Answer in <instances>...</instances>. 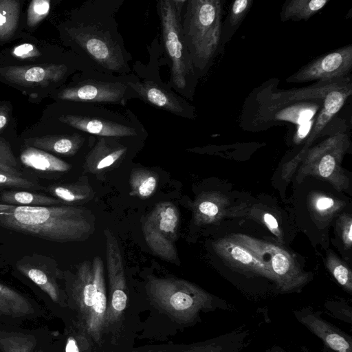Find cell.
<instances>
[{
  "label": "cell",
  "instance_id": "bcb514c9",
  "mask_svg": "<svg viewBox=\"0 0 352 352\" xmlns=\"http://www.w3.org/2000/svg\"><path fill=\"white\" fill-rule=\"evenodd\" d=\"M265 352H287L282 347L275 345L273 346L269 349H267Z\"/></svg>",
  "mask_w": 352,
  "mask_h": 352
},
{
  "label": "cell",
  "instance_id": "ffe728a7",
  "mask_svg": "<svg viewBox=\"0 0 352 352\" xmlns=\"http://www.w3.org/2000/svg\"><path fill=\"white\" fill-rule=\"evenodd\" d=\"M247 336L248 331L240 329L190 344L144 346L135 349L131 352H239Z\"/></svg>",
  "mask_w": 352,
  "mask_h": 352
},
{
  "label": "cell",
  "instance_id": "277c9868",
  "mask_svg": "<svg viewBox=\"0 0 352 352\" xmlns=\"http://www.w3.org/2000/svg\"><path fill=\"white\" fill-rule=\"evenodd\" d=\"M69 296L82 331L100 344L106 331L107 296L104 263L100 256L85 261L76 269Z\"/></svg>",
  "mask_w": 352,
  "mask_h": 352
},
{
  "label": "cell",
  "instance_id": "2e32d148",
  "mask_svg": "<svg viewBox=\"0 0 352 352\" xmlns=\"http://www.w3.org/2000/svg\"><path fill=\"white\" fill-rule=\"evenodd\" d=\"M144 140L95 136L85 157L83 168L93 174L100 173L124 159L131 144Z\"/></svg>",
  "mask_w": 352,
  "mask_h": 352
},
{
  "label": "cell",
  "instance_id": "484cf974",
  "mask_svg": "<svg viewBox=\"0 0 352 352\" xmlns=\"http://www.w3.org/2000/svg\"><path fill=\"white\" fill-rule=\"evenodd\" d=\"M33 311V307L28 298L0 283V316L22 318Z\"/></svg>",
  "mask_w": 352,
  "mask_h": 352
},
{
  "label": "cell",
  "instance_id": "e575fe53",
  "mask_svg": "<svg viewBox=\"0 0 352 352\" xmlns=\"http://www.w3.org/2000/svg\"><path fill=\"white\" fill-rule=\"evenodd\" d=\"M309 204L314 214L322 219L332 217L342 207L340 201L322 194L311 196Z\"/></svg>",
  "mask_w": 352,
  "mask_h": 352
},
{
  "label": "cell",
  "instance_id": "9c48e42d",
  "mask_svg": "<svg viewBox=\"0 0 352 352\" xmlns=\"http://www.w3.org/2000/svg\"><path fill=\"white\" fill-rule=\"evenodd\" d=\"M127 76H113L94 70H82L74 83L62 89L57 98L63 102L125 106L134 98Z\"/></svg>",
  "mask_w": 352,
  "mask_h": 352
},
{
  "label": "cell",
  "instance_id": "f1b7e54d",
  "mask_svg": "<svg viewBox=\"0 0 352 352\" xmlns=\"http://www.w3.org/2000/svg\"><path fill=\"white\" fill-rule=\"evenodd\" d=\"M329 0H289L283 5L280 13L282 21H307L322 9Z\"/></svg>",
  "mask_w": 352,
  "mask_h": 352
},
{
  "label": "cell",
  "instance_id": "74e56055",
  "mask_svg": "<svg viewBox=\"0 0 352 352\" xmlns=\"http://www.w3.org/2000/svg\"><path fill=\"white\" fill-rule=\"evenodd\" d=\"M252 3V0H236L232 3L226 21V26L230 32H234L239 27Z\"/></svg>",
  "mask_w": 352,
  "mask_h": 352
},
{
  "label": "cell",
  "instance_id": "603a6c76",
  "mask_svg": "<svg viewBox=\"0 0 352 352\" xmlns=\"http://www.w3.org/2000/svg\"><path fill=\"white\" fill-rule=\"evenodd\" d=\"M21 163L32 170V174L41 177H52L67 172L72 166L51 153L26 146L20 154Z\"/></svg>",
  "mask_w": 352,
  "mask_h": 352
},
{
  "label": "cell",
  "instance_id": "f6af8a7d",
  "mask_svg": "<svg viewBox=\"0 0 352 352\" xmlns=\"http://www.w3.org/2000/svg\"><path fill=\"white\" fill-rule=\"evenodd\" d=\"M66 352H79V349L77 345L76 341L72 337H69L67 339Z\"/></svg>",
  "mask_w": 352,
  "mask_h": 352
},
{
  "label": "cell",
  "instance_id": "7dc6e473",
  "mask_svg": "<svg viewBox=\"0 0 352 352\" xmlns=\"http://www.w3.org/2000/svg\"><path fill=\"white\" fill-rule=\"evenodd\" d=\"M7 116L5 114L0 113V130L7 124Z\"/></svg>",
  "mask_w": 352,
  "mask_h": 352
},
{
  "label": "cell",
  "instance_id": "83f0119b",
  "mask_svg": "<svg viewBox=\"0 0 352 352\" xmlns=\"http://www.w3.org/2000/svg\"><path fill=\"white\" fill-rule=\"evenodd\" d=\"M342 82L338 80L324 82V83L300 90L287 91L272 94L271 100L274 102L272 104L274 107L283 106L289 102L300 99L312 98L323 100L326 94L333 88L339 86Z\"/></svg>",
  "mask_w": 352,
  "mask_h": 352
},
{
  "label": "cell",
  "instance_id": "8d00e7d4",
  "mask_svg": "<svg viewBox=\"0 0 352 352\" xmlns=\"http://www.w3.org/2000/svg\"><path fill=\"white\" fill-rule=\"evenodd\" d=\"M0 171L19 177L34 176L21 169L10 146L3 140H0Z\"/></svg>",
  "mask_w": 352,
  "mask_h": 352
},
{
  "label": "cell",
  "instance_id": "7a4b0ae2",
  "mask_svg": "<svg viewBox=\"0 0 352 352\" xmlns=\"http://www.w3.org/2000/svg\"><path fill=\"white\" fill-rule=\"evenodd\" d=\"M94 219L90 210L74 205L20 206L0 204V227L49 241H85L94 230Z\"/></svg>",
  "mask_w": 352,
  "mask_h": 352
},
{
  "label": "cell",
  "instance_id": "836d02e7",
  "mask_svg": "<svg viewBox=\"0 0 352 352\" xmlns=\"http://www.w3.org/2000/svg\"><path fill=\"white\" fill-rule=\"evenodd\" d=\"M319 107L317 103L296 104L280 111L276 117L279 120L292 122L299 126L311 120Z\"/></svg>",
  "mask_w": 352,
  "mask_h": 352
},
{
  "label": "cell",
  "instance_id": "8992f818",
  "mask_svg": "<svg viewBox=\"0 0 352 352\" xmlns=\"http://www.w3.org/2000/svg\"><path fill=\"white\" fill-rule=\"evenodd\" d=\"M186 2V0H160L157 8L162 44L170 68L167 84L179 96L192 100L197 79L182 33V18Z\"/></svg>",
  "mask_w": 352,
  "mask_h": 352
},
{
  "label": "cell",
  "instance_id": "5bb4252c",
  "mask_svg": "<svg viewBox=\"0 0 352 352\" xmlns=\"http://www.w3.org/2000/svg\"><path fill=\"white\" fill-rule=\"evenodd\" d=\"M352 67V45L314 59L286 79L288 82H328L346 76Z\"/></svg>",
  "mask_w": 352,
  "mask_h": 352
},
{
  "label": "cell",
  "instance_id": "d6a6232c",
  "mask_svg": "<svg viewBox=\"0 0 352 352\" xmlns=\"http://www.w3.org/2000/svg\"><path fill=\"white\" fill-rule=\"evenodd\" d=\"M326 266L342 289L349 294H351L352 273L347 265L333 253L329 252L326 260Z\"/></svg>",
  "mask_w": 352,
  "mask_h": 352
},
{
  "label": "cell",
  "instance_id": "d4e9b609",
  "mask_svg": "<svg viewBox=\"0 0 352 352\" xmlns=\"http://www.w3.org/2000/svg\"><path fill=\"white\" fill-rule=\"evenodd\" d=\"M25 189H5L0 191L1 204L20 206H47L63 203L46 194Z\"/></svg>",
  "mask_w": 352,
  "mask_h": 352
},
{
  "label": "cell",
  "instance_id": "d590c367",
  "mask_svg": "<svg viewBox=\"0 0 352 352\" xmlns=\"http://www.w3.org/2000/svg\"><path fill=\"white\" fill-rule=\"evenodd\" d=\"M5 189L43 190L37 177H19L0 171V191Z\"/></svg>",
  "mask_w": 352,
  "mask_h": 352
},
{
  "label": "cell",
  "instance_id": "4dcf8cb0",
  "mask_svg": "<svg viewBox=\"0 0 352 352\" xmlns=\"http://www.w3.org/2000/svg\"><path fill=\"white\" fill-rule=\"evenodd\" d=\"M20 3L16 0H0V41L10 38L19 23Z\"/></svg>",
  "mask_w": 352,
  "mask_h": 352
},
{
  "label": "cell",
  "instance_id": "4fadbf2b",
  "mask_svg": "<svg viewBox=\"0 0 352 352\" xmlns=\"http://www.w3.org/2000/svg\"><path fill=\"white\" fill-rule=\"evenodd\" d=\"M262 245V258L272 274L276 291L280 294L300 292L309 283V274L284 249L263 241Z\"/></svg>",
  "mask_w": 352,
  "mask_h": 352
},
{
  "label": "cell",
  "instance_id": "ba28073f",
  "mask_svg": "<svg viewBox=\"0 0 352 352\" xmlns=\"http://www.w3.org/2000/svg\"><path fill=\"white\" fill-rule=\"evenodd\" d=\"M160 43H153L150 52V61L146 67L136 65L128 75L127 85L134 98H139L156 108L177 116L193 119L195 109L182 96L174 91L160 78L159 74Z\"/></svg>",
  "mask_w": 352,
  "mask_h": 352
},
{
  "label": "cell",
  "instance_id": "c3c4849f",
  "mask_svg": "<svg viewBox=\"0 0 352 352\" xmlns=\"http://www.w3.org/2000/svg\"><path fill=\"white\" fill-rule=\"evenodd\" d=\"M324 352H331V351L327 350V349H324Z\"/></svg>",
  "mask_w": 352,
  "mask_h": 352
},
{
  "label": "cell",
  "instance_id": "7402d4cb",
  "mask_svg": "<svg viewBox=\"0 0 352 352\" xmlns=\"http://www.w3.org/2000/svg\"><path fill=\"white\" fill-rule=\"evenodd\" d=\"M351 94L350 83L349 85L341 84L326 94L322 100V108L315 119L305 146L300 153H302L303 155H305L309 146L319 136L333 117L340 110Z\"/></svg>",
  "mask_w": 352,
  "mask_h": 352
},
{
  "label": "cell",
  "instance_id": "1f68e13d",
  "mask_svg": "<svg viewBox=\"0 0 352 352\" xmlns=\"http://www.w3.org/2000/svg\"><path fill=\"white\" fill-rule=\"evenodd\" d=\"M36 338L31 334L14 331H0L1 352H33Z\"/></svg>",
  "mask_w": 352,
  "mask_h": 352
},
{
  "label": "cell",
  "instance_id": "7c38bea8",
  "mask_svg": "<svg viewBox=\"0 0 352 352\" xmlns=\"http://www.w3.org/2000/svg\"><path fill=\"white\" fill-rule=\"evenodd\" d=\"M106 241V261L109 296L106 316V331L118 330L127 302V288L124 267L118 242L112 232L104 230Z\"/></svg>",
  "mask_w": 352,
  "mask_h": 352
},
{
  "label": "cell",
  "instance_id": "9a60e30c",
  "mask_svg": "<svg viewBox=\"0 0 352 352\" xmlns=\"http://www.w3.org/2000/svg\"><path fill=\"white\" fill-rule=\"evenodd\" d=\"M16 267L54 302L64 306L65 298L58 281L60 278V272L54 261L43 255L32 254L21 258Z\"/></svg>",
  "mask_w": 352,
  "mask_h": 352
},
{
  "label": "cell",
  "instance_id": "ac0fdd59",
  "mask_svg": "<svg viewBox=\"0 0 352 352\" xmlns=\"http://www.w3.org/2000/svg\"><path fill=\"white\" fill-rule=\"evenodd\" d=\"M213 248L232 267L243 273L263 276L274 285V277L267 265L250 248L232 236L217 241Z\"/></svg>",
  "mask_w": 352,
  "mask_h": 352
},
{
  "label": "cell",
  "instance_id": "5b68a950",
  "mask_svg": "<svg viewBox=\"0 0 352 352\" xmlns=\"http://www.w3.org/2000/svg\"><path fill=\"white\" fill-rule=\"evenodd\" d=\"M146 287L153 304L182 324L197 322L201 312L230 309L224 300L184 279L151 277Z\"/></svg>",
  "mask_w": 352,
  "mask_h": 352
},
{
  "label": "cell",
  "instance_id": "e0dca14e",
  "mask_svg": "<svg viewBox=\"0 0 352 352\" xmlns=\"http://www.w3.org/2000/svg\"><path fill=\"white\" fill-rule=\"evenodd\" d=\"M296 320L323 343L331 352H352V337L321 317L322 311L311 307L293 311Z\"/></svg>",
  "mask_w": 352,
  "mask_h": 352
},
{
  "label": "cell",
  "instance_id": "4316f807",
  "mask_svg": "<svg viewBox=\"0 0 352 352\" xmlns=\"http://www.w3.org/2000/svg\"><path fill=\"white\" fill-rule=\"evenodd\" d=\"M43 190L67 205L87 200L93 195L91 186L80 182L52 184L43 187Z\"/></svg>",
  "mask_w": 352,
  "mask_h": 352
},
{
  "label": "cell",
  "instance_id": "ab89813d",
  "mask_svg": "<svg viewBox=\"0 0 352 352\" xmlns=\"http://www.w3.org/2000/svg\"><path fill=\"white\" fill-rule=\"evenodd\" d=\"M324 307L334 318L350 324L352 323V308L346 302L330 301L326 302Z\"/></svg>",
  "mask_w": 352,
  "mask_h": 352
},
{
  "label": "cell",
  "instance_id": "30bf717a",
  "mask_svg": "<svg viewBox=\"0 0 352 352\" xmlns=\"http://www.w3.org/2000/svg\"><path fill=\"white\" fill-rule=\"evenodd\" d=\"M346 133L333 135L307 151L300 170L331 182L338 190L347 188L348 177L340 166L342 157L349 146Z\"/></svg>",
  "mask_w": 352,
  "mask_h": 352
},
{
  "label": "cell",
  "instance_id": "cb8c5ba5",
  "mask_svg": "<svg viewBox=\"0 0 352 352\" xmlns=\"http://www.w3.org/2000/svg\"><path fill=\"white\" fill-rule=\"evenodd\" d=\"M224 198L215 192H206L200 195L192 204L193 219L197 225L212 223L220 219Z\"/></svg>",
  "mask_w": 352,
  "mask_h": 352
},
{
  "label": "cell",
  "instance_id": "44dd1931",
  "mask_svg": "<svg viewBox=\"0 0 352 352\" xmlns=\"http://www.w3.org/2000/svg\"><path fill=\"white\" fill-rule=\"evenodd\" d=\"M94 135L73 129L72 133L58 135H47L27 139L26 146L36 148L46 152H52L65 156H74L83 147H89Z\"/></svg>",
  "mask_w": 352,
  "mask_h": 352
},
{
  "label": "cell",
  "instance_id": "681fc988",
  "mask_svg": "<svg viewBox=\"0 0 352 352\" xmlns=\"http://www.w3.org/2000/svg\"><path fill=\"white\" fill-rule=\"evenodd\" d=\"M36 352H43V351H41V350H40V351H36Z\"/></svg>",
  "mask_w": 352,
  "mask_h": 352
},
{
  "label": "cell",
  "instance_id": "7bdbcfd3",
  "mask_svg": "<svg viewBox=\"0 0 352 352\" xmlns=\"http://www.w3.org/2000/svg\"><path fill=\"white\" fill-rule=\"evenodd\" d=\"M262 220L268 230L279 239H280V231L276 218L270 213H264Z\"/></svg>",
  "mask_w": 352,
  "mask_h": 352
},
{
  "label": "cell",
  "instance_id": "f35d334b",
  "mask_svg": "<svg viewBox=\"0 0 352 352\" xmlns=\"http://www.w3.org/2000/svg\"><path fill=\"white\" fill-rule=\"evenodd\" d=\"M50 1L33 0L30 2L27 13V24L32 28L38 24L49 14Z\"/></svg>",
  "mask_w": 352,
  "mask_h": 352
},
{
  "label": "cell",
  "instance_id": "b9f144b4",
  "mask_svg": "<svg viewBox=\"0 0 352 352\" xmlns=\"http://www.w3.org/2000/svg\"><path fill=\"white\" fill-rule=\"evenodd\" d=\"M12 54L19 59H28L40 56L41 53L33 44L23 43L14 47Z\"/></svg>",
  "mask_w": 352,
  "mask_h": 352
},
{
  "label": "cell",
  "instance_id": "f546056e",
  "mask_svg": "<svg viewBox=\"0 0 352 352\" xmlns=\"http://www.w3.org/2000/svg\"><path fill=\"white\" fill-rule=\"evenodd\" d=\"M158 175L149 169L133 168L130 175V195L145 199L153 195L157 186Z\"/></svg>",
  "mask_w": 352,
  "mask_h": 352
},
{
  "label": "cell",
  "instance_id": "3957f363",
  "mask_svg": "<svg viewBox=\"0 0 352 352\" xmlns=\"http://www.w3.org/2000/svg\"><path fill=\"white\" fill-rule=\"evenodd\" d=\"M221 18V0H186L182 33L197 80L206 72L219 49Z\"/></svg>",
  "mask_w": 352,
  "mask_h": 352
},
{
  "label": "cell",
  "instance_id": "6da1fadb",
  "mask_svg": "<svg viewBox=\"0 0 352 352\" xmlns=\"http://www.w3.org/2000/svg\"><path fill=\"white\" fill-rule=\"evenodd\" d=\"M123 3V0H88L65 28V36L85 70L113 76L131 73L132 57L116 19Z\"/></svg>",
  "mask_w": 352,
  "mask_h": 352
},
{
  "label": "cell",
  "instance_id": "8fae6325",
  "mask_svg": "<svg viewBox=\"0 0 352 352\" xmlns=\"http://www.w3.org/2000/svg\"><path fill=\"white\" fill-rule=\"evenodd\" d=\"M179 212L170 202L158 204L146 216L142 229L145 241L157 256L171 263L178 261L175 242L179 228Z\"/></svg>",
  "mask_w": 352,
  "mask_h": 352
},
{
  "label": "cell",
  "instance_id": "ee69618b",
  "mask_svg": "<svg viewBox=\"0 0 352 352\" xmlns=\"http://www.w3.org/2000/svg\"><path fill=\"white\" fill-rule=\"evenodd\" d=\"M314 121L315 119H311L299 125L294 139L296 143L300 142L305 138L307 136L308 133L311 131Z\"/></svg>",
  "mask_w": 352,
  "mask_h": 352
},
{
  "label": "cell",
  "instance_id": "52a82bcc",
  "mask_svg": "<svg viewBox=\"0 0 352 352\" xmlns=\"http://www.w3.org/2000/svg\"><path fill=\"white\" fill-rule=\"evenodd\" d=\"M69 102L74 107L58 118L67 126L94 136L142 140L147 137L146 129L129 109L121 112L103 104Z\"/></svg>",
  "mask_w": 352,
  "mask_h": 352
},
{
  "label": "cell",
  "instance_id": "d6986e66",
  "mask_svg": "<svg viewBox=\"0 0 352 352\" xmlns=\"http://www.w3.org/2000/svg\"><path fill=\"white\" fill-rule=\"evenodd\" d=\"M68 72L69 67L64 63L10 66L0 69L1 74L8 81L27 87H45L59 82Z\"/></svg>",
  "mask_w": 352,
  "mask_h": 352
},
{
  "label": "cell",
  "instance_id": "60d3db41",
  "mask_svg": "<svg viewBox=\"0 0 352 352\" xmlns=\"http://www.w3.org/2000/svg\"><path fill=\"white\" fill-rule=\"evenodd\" d=\"M338 226L342 242L346 249L352 245V219L349 214H343L339 218Z\"/></svg>",
  "mask_w": 352,
  "mask_h": 352
}]
</instances>
